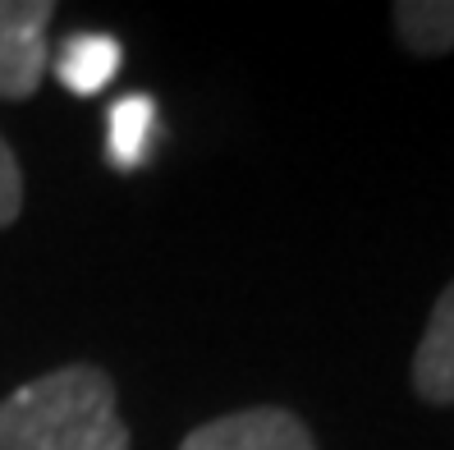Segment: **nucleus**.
<instances>
[{
	"label": "nucleus",
	"mask_w": 454,
	"mask_h": 450,
	"mask_svg": "<svg viewBox=\"0 0 454 450\" xmlns=\"http://www.w3.org/2000/svg\"><path fill=\"white\" fill-rule=\"evenodd\" d=\"M395 33L413 56H445L454 51V0H399Z\"/></svg>",
	"instance_id": "nucleus-6"
},
{
	"label": "nucleus",
	"mask_w": 454,
	"mask_h": 450,
	"mask_svg": "<svg viewBox=\"0 0 454 450\" xmlns=\"http://www.w3.org/2000/svg\"><path fill=\"white\" fill-rule=\"evenodd\" d=\"M115 74H120V42L106 33H74L56 56V78L74 97L101 92Z\"/></svg>",
	"instance_id": "nucleus-5"
},
{
	"label": "nucleus",
	"mask_w": 454,
	"mask_h": 450,
	"mask_svg": "<svg viewBox=\"0 0 454 450\" xmlns=\"http://www.w3.org/2000/svg\"><path fill=\"white\" fill-rule=\"evenodd\" d=\"M413 391L427 405H454V280L427 317V331L413 354Z\"/></svg>",
	"instance_id": "nucleus-4"
},
{
	"label": "nucleus",
	"mask_w": 454,
	"mask_h": 450,
	"mask_svg": "<svg viewBox=\"0 0 454 450\" xmlns=\"http://www.w3.org/2000/svg\"><path fill=\"white\" fill-rule=\"evenodd\" d=\"M179 450H317V441L289 409L257 405L202 422L179 441Z\"/></svg>",
	"instance_id": "nucleus-3"
},
{
	"label": "nucleus",
	"mask_w": 454,
	"mask_h": 450,
	"mask_svg": "<svg viewBox=\"0 0 454 450\" xmlns=\"http://www.w3.org/2000/svg\"><path fill=\"white\" fill-rule=\"evenodd\" d=\"M0 450H129L115 382L92 363L56 367L0 400Z\"/></svg>",
	"instance_id": "nucleus-1"
},
{
	"label": "nucleus",
	"mask_w": 454,
	"mask_h": 450,
	"mask_svg": "<svg viewBox=\"0 0 454 450\" xmlns=\"http://www.w3.org/2000/svg\"><path fill=\"white\" fill-rule=\"evenodd\" d=\"M51 19V0H0V101H28L42 88Z\"/></svg>",
	"instance_id": "nucleus-2"
},
{
	"label": "nucleus",
	"mask_w": 454,
	"mask_h": 450,
	"mask_svg": "<svg viewBox=\"0 0 454 450\" xmlns=\"http://www.w3.org/2000/svg\"><path fill=\"white\" fill-rule=\"evenodd\" d=\"M106 120H111V143H106V147H111V162L120 170H133L147 156V147H152V129H156L152 97H143V92L120 97Z\"/></svg>",
	"instance_id": "nucleus-7"
},
{
	"label": "nucleus",
	"mask_w": 454,
	"mask_h": 450,
	"mask_svg": "<svg viewBox=\"0 0 454 450\" xmlns=\"http://www.w3.org/2000/svg\"><path fill=\"white\" fill-rule=\"evenodd\" d=\"M19 211H23V170H19V162H14L10 143L0 138V230L14 225Z\"/></svg>",
	"instance_id": "nucleus-8"
}]
</instances>
